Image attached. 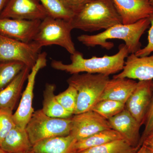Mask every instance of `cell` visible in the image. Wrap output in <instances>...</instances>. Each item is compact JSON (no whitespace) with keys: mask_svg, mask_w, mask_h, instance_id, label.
I'll return each instance as SVG.
<instances>
[{"mask_svg":"<svg viewBox=\"0 0 153 153\" xmlns=\"http://www.w3.org/2000/svg\"><path fill=\"white\" fill-rule=\"evenodd\" d=\"M136 153H148L146 147L143 145Z\"/></svg>","mask_w":153,"mask_h":153,"instance_id":"cell-33","label":"cell"},{"mask_svg":"<svg viewBox=\"0 0 153 153\" xmlns=\"http://www.w3.org/2000/svg\"><path fill=\"white\" fill-rule=\"evenodd\" d=\"M41 21L2 18L0 19V34L23 42H32Z\"/></svg>","mask_w":153,"mask_h":153,"instance_id":"cell-12","label":"cell"},{"mask_svg":"<svg viewBox=\"0 0 153 153\" xmlns=\"http://www.w3.org/2000/svg\"><path fill=\"white\" fill-rule=\"evenodd\" d=\"M110 79L109 76L102 74H72L67 81L68 85L77 91V103L74 114L91 110L99 101Z\"/></svg>","mask_w":153,"mask_h":153,"instance_id":"cell-4","label":"cell"},{"mask_svg":"<svg viewBox=\"0 0 153 153\" xmlns=\"http://www.w3.org/2000/svg\"><path fill=\"white\" fill-rule=\"evenodd\" d=\"M33 147L26 129L16 126L0 144L6 153H28Z\"/></svg>","mask_w":153,"mask_h":153,"instance_id":"cell-19","label":"cell"},{"mask_svg":"<svg viewBox=\"0 0 153 153\" xmlns=\"http://www.w3.org/2000/svg\"><path fill=\"white\" fill-rule=\"evenodd\" d=\"M123 139L122 136L112 129L104 130L83 139L76 141L74 146L76 153L90 148L98 146L116 140Z\"/></svg>","mask_w":153,"mask_h":153,"instance_id":"cell-21","label":"cell"},{"mask_svg":"<svg viewBox=\"0 0 153 153\" xmlns=\"http://www.w3.org/2000/svg\"><path fill=\"white\" fill-rule=\"evenodd\" d=\"M124 25L149 18L153 13L150 0H111Z\"/></svg>","mask_w":153,"mask_h":153,"instance_id":"cell-13","label":"cell"},{"mask_svg":"<svg viewBox=\"0 0 153 153\" xmlns=\"http://www.w3.org/2000/svg\"><path fill=\"white\" fill-rule=\"evenodd\" d=\"M144 124L145 126L144 130L140 137L139 143L138 146L140 147L141 146L145 139L153 131V91L152 101L146 116Z\"/></svg>","mask_w":153,"mask_h":153,"instance_id":"cell-28","label":"cell"},{"mask_svg":"<svg viewBox=\"0 0 153 153\" xmlns=\"http://www.w3.org/2000/svg\"><path fill=\"white\" fill-rule=\"evenodd\" d=\"M151 4H152V5L153 6V0H150Z\"/></svg>","mask_w":153,"mask_h":153,"instance_id":"cell-36","label":"cell"},{"mask_svg":"<svg viewBox=\"0 0 153 153\" xmlns=\"http://www.w3.org/2000/svg\"><path fill=\"white\" fill-rule=\"evenodd\" d=\"M73 30L68 21L48 16L41 20L33 41L41 48L51 45L60 46L72 55L76 51L71 36Z\"/></svg>","mask_w":153,"mask_h":153,"instance_id":"cell-5","label":"cell"},{"mask_svg":"<svg viewBox=\"0 0 153 153\" xmlns=\"http://www.w3.org/2000/svg\"><path fill=\"white\" fill-rule=\"evenodd\" d=\"M108 120L111 128L118 132L132 146L139 147L141 125L126 108Z\"/></svg>","mask_w":153,"mask_h":153,"instance_id":"cell-15","label":"cell"},{"mask_svg":"<svg viewBox=\"0 0 153 153\" xmlns=\"http://www.w3.org/2000/svg\"><path fill=\"white\" fill-rule=\"evenodd\" d=\"M48 16L39 0H9L0 19L42 20Z\"/></svg>","mask_w":153,"mask_h":153,"instance_id":"cell-11","label":"cell"},{"mask_svg":"<svg viewBox=\"0 0 153 153\" xmlns=\"http://www.w3.org/2000/svg\"><path fill=\"white\" fill-rule=\"evenodd\" d=\"M68 22L73 30L87 32L105 30L122 24L111 0H93L74 13Z\"/></svg>","mask_w":153,"mask_h":153,"instance_id":"cell-3","label":"cell"},{"mask_svg":"<svg viewBox=\"0 0 153 153\" xmlns=\"http://www.w3.org/2000/svg\"><path fill=\"white\" fill-rule=\"evenodd\" d=\"M71 117H51L44 114L42 109L34 111L25 128L31 143L33 146L46 139L70 134Z\"/></svg>","mask_w":153,"mask_h":153,"instance_id":"cell-6","label":"cell"},{"mask_svg":"<svg viewBox=\"0 0 153 153\" xmlns=\"http://www.w3.org/2000/svg\"><path fill=\"white\" fill-rule=\"evenodd\" d=\"M140 148L132 146L126 140L122 139L76 153H136Z\"/></svg>","mask_w":153,"mask_h":153,"instance_id":"cell-22","label":"cell"},{"mask_svg":"<svg viewBox=\"0 0 153 153\" xmlns=\"http://www.w3.org/2000/svg\"><path fill=\"white\" fill-rule=\"evenodd\" d=\"M0 153H6V152H5L4 151H3L0 148Z\"/></svg>","mask_w":153,"mask_h":153,"instance_id":"cell-35","label":"cell"},{"mask_svg":"<svg viewBox=\"0 0 153 153\" xmlns=\"http://www.w3.org/2000/svg\"><path fill=\"white\" fill-rule=\"evenodd\" d=\"M92 1L93 0H60L67 9L74 13Z\"/></svg>","mask_w":153,"mask_h":153,"instance_id":"cell-30","label":"cell"},{"mask_svg":"<svg viewBox=\"0 0 153 153\" xmlns=\"http://www.w3.org/2000/svg\"><path fill=\"white\" fill-rule=\"evenodd\" d=\"M30 70V68L26 66L8 85L0 90V109L13 111Z\"/></svg>","mask_w":153,"mask_h":153,"instance_id":"cell-17","label":"cell"},{"mask_svg":"<svg viewBox=\"0 0 153 153\" xmlns=\"http://www.w3.org/2000/svg\"><path fill=\"white\" fill-rule=\"evenodd\" d=\"M137 84L136 81L128 78L110 79L99 101L109 100L126 103Z\"/></svg>","mask_w":153,"mask_h":153,"instance_id":"cell-16","label":"cell"},{"mask_svg":"<svg viewBox=\"0 0 153 153\" xmlns=\"http://www.w3.org/2000/svg\"><path fill=\"white\" fill-rule=\"evenodd\" d=\"M118 49V52L114 55H105L101 57L94 56L88 59L84 58L82 53L76 51L71 55V63L65 64L62 61L53 60L51 65L54 69L71 74L85 72L109 76L122 71L125 59L129 55L125 44H120Z\"/></svg>","mask_w":153,"mask_h":153,"instance_id":"cell-1","label":"cell"},{"mask_svg":"<svg viewBox=\"0 0 153 153\" xmlns=\"http://www.w3.org/2000/svg\"><path fill=\"white\" fill-rule=\"evenodd\" d=\"M150 25L149 18L142 19L130 25H115L96 35H82L78 36V41L88 47L100 46L110 50L114 47L113 43L108 40L119 39L125 43L129 54H135L141 49V37Z\"/></svg>","mask_w":153,"mask_h":153,"instance_id":"cell-2","label":"cell"},{"mask_svg":"<svg viewBox=\"0 0 153 153\" xmlns=\"http://www.w3.org/2000/svg\"><path fill=\"white\" fill-rule=\"evenodd\" d=\"M13 114L10 110L0 109V144L16 126Z\"/></svg>","mask_w":153,"mask_h":153,"instance_id":"cell-27","label":"cell"},{"mask_svg":"<svg viewBox=\"0 0 153 153\" xmlns=\"http://www.w3.org/2000/svg\"><path fill=\"white\" fill-rule=\"evenodd\" d=\"M113 78L152 80L153 55L139 57L131 54L127 57L122 71L114 75Z\"/></svg>","mask_w":153,"mask_h":153,"instance_id":"cell-14","label":"cell"},{"mask_svg":"<svg viewBox=\"0 0 153 153\" xmlns=\"http://www.w3.org/2000/svg\"><path fill=\"white\" fill-rule=\"evenodd\" d=\"M150 22V27L148 31V43L144 48L140 49L135 53L136 56L141 57L149 56L153 52V13L149 18Z\"/></svg>","mask_w":153,"mask_h":153,"instance_id":"cell-29","label":"cell"},{"mask_svg":"<svg viewBox=\"0 0 153 153\" xmlns=\"http://www.w3.org/2000/svg\"><path fill=\"white\" fill-rule=\"evenodd\" d=\"M41 49L33 41L23 42L0 34V61L22 62L31 69Z\"/></svg>","mask_w":153,"mask_h":153,"instance_id":"cell-7","label":"cell"},{"mask_svg":"<svg viewBox=\"0 0 153 153\" xmlns=\"http://www.w3.org/2000/svg\"><path fill=\"white\" fill-rule=\"evenodd\" d=\"M47 55L46 52L40 53L39 54L36 64L31 68L28 75L27 79V83L22 94L18 108L13 114L16 126L21 128H26V126L34 112L33 101L36 77L38 71L47 66Z\"/></svg>","mask_w":153,"mask_h":153,"instance_id":"cell-8","label":"cell"},{"mask_svg":"<svg viewBox=\"0 0 153 153\" xmlns=\"http://www.w3.org/2000/svg\"></svg>","mask_w":153,"mask_h":153,"instance_id":"cell-37","label":"cell"},{"mask_svg":"<svg viewBox=\"0 0 153 153\" xmlns=\"http://www.w3.org/2000/svg\"><path fill=\"white\" fill-rule=\"evenodd\" d=\"M76 142L70 135L46 139L33 145L29 153H76Z\"/></svg>","mask_w":153,"mask_h":153,"instance_id":"cell-18","label":"cell"},{"mask_svg":"<svg viewBox=\"0 0 153 153\" xmlns=\"http://www.w3.org/2000/svg\"><path fill=\"white\" fill-rule=\"evenodd\" d=\"M125 109V103L105 100L99 101L91 110L108 120Z\"/></svg>","mask_w":153,"mask_h":153,"instance_id":"cell-25","label":"cell"},{"mask_svg":"<svg viewBox=\"0 0 153 153\" xmlns=\"http://www.w3.org/2000/svg\"><path fill=\"white\" fill-rule=\"evenodd\" d=\"M70 134L79 140L104 130L111 129L108 120L93 110L74 114Z\"/></svg>","mask_w":153,"mask_h":153,"instance_id":"cell-9","label":"cell"},{"mask_svg":"<svg viewBox=\"0 0 153 153\" xmlns=\"http://www.w3.org/2000/svg\"><path fill=\"white\" fill-rule=\"evenodd\" d=\"M9 1V0H0V15Z\"/></svg>","mask_w":153,"mask_h":153,"instance_id":"cell-32","label":"cell"},{"mask_svg":"<svg viewBox=\"0 0 153 153\" xmlns=\"http://www.w3.org/2000/svg\"><path fill=\"white\" fill-rule=\"evenodd\" d=\"M48 16L55 19L69 21L74 13L64 5L60 0H39Z\"/></svg>","mask_w":153,"mask_h":153,"instance_id":"cell-24","label":"cell"},{"mask_svg":"<svg viewBox=\"0 0 153 153\" xmlns=\"http://www.w3.org/2000/svg\"><path fill=\"white\" fill-rule=\"evenodd\" d=\"M147 150L148 153H153V149L147 148Z\"/></svg>","mask_w":153,"mask_h":153,"instance_id":"cell-34","label":"cell"},{"mask_svg":"<svg viewBox=\"0 0 153 153\" xmlns=\"http://www.w3.org/2000/svg\"><path fill=\"white\" fill-rule=\"evenodd\" d=\"M55 85L47 83L44 91L42 111L47 116L52 117L67 118L72 117V114L64 109L56 97Z\"/></svg>","mask_w":153,"mask_h":153,"instance_id":"cell-20","label":"cell"},{"mask_svg":"<svg viewBox=\"0 0 153 153\" xmlns=\"http://www.w3.org/2000/svg\"><path fill=\"white\" fill-rule=\"evenodd\" d=\"M26 66L18 61H0V90L8 85Z\"/></svg>","mask_w":153,"mask_h":153,"instance_id":"cell-23","label":"cell"},{"mask_svg":"<svg viewBox=\"0 0 153 153\" xmlns=\"http://www.w3.org/2000/svg\"><path fill=\"white\" fill-rule=\"evenodd\" d=\"M143 145H144L147 148L153 149V131L145 139Z\"/></svg>","mask_w":153,"mask_h":153,"instance_id":"cell-31","label":"cell"},{"mask_svg":"<svg viewBox=\"0 0 153 153\" xmlns=\"http://www.w3.org/2000/svg\"><path fill=\"white\" fill-rule=\"evenodd\" d=\"M153 91L152 80L139 81L125 103L126 109L141 126L144 124Z\"/></svg>","mask_w":153,"mask_h":153,"instance_id":"cell-10","label":"cell"},{"mask_svg":"<svg viewBox=\"0 0 153 153\" xmlns=\"http://www.w3.org/2000/svg\"><path fill=\"white\" fill-rule=\"evenodd\" d=\"M56 97L64 109L74 114L77 103V92L76 88L68 85L66 90L56 95Z\"/></svg>","mask_w":153,"mask_h":153,"instance_id":"cell-26","label":"cell"}]
</instances>
